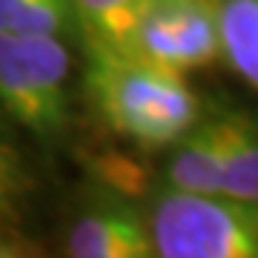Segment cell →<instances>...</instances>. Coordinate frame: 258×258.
I'll return each mask as SVG.
<instances>
[{"mask_svg":"<svg viewBox=\"0 0 258 258\" xmlns=\"http://www.w3.org/2000/svg\"><path fill=\"white\" fill-rule=\"evenodd\" d=\"M75 15V0H0L3 35H60Z\"/></svg>","mask_w":258,"mask_h":258,"instance_id":"30bf717a","label":"cell"},{"mask_svg":"<svg viewBox=\"0 0 258 258\" xmlns=\"http://www.w3.org/2000/svg\"><path fill=\"white\" fill-rule=\"evenodd\" d=\"M227 141L230 115L198 120L178 144H172V158L166 164V186L195 195H221Z\"/></svg>","mask_w":258,"mask_h":258,"instance_id":"8992f818","label":"cell"},{"mask_svg":"<svg viewBox=\"0 0 258 258\" xmlns=\"http://www.w3.org/2000/svg\"><path fill=\"white\" fill-rule=\"evenodd\" d=\"M224 57L258 89V0H221Z\"/></svg>","mask_w":258,"mask_h":258,"instance_id":"9c48e42d","label":"cell"},{"mask_svg":"<svg viewBox=\"0 0 258 258\" xmlns=\"http://www.w3.org/2000/svg\"><path fill=\"white\" fill-rule=\"evenodd\" d=\"M0 258H49L46 252L40 247H35V244H29V241L23 238H3V244H0Z\"/></svg>","mask_w":258,"mask_h":258,"instance_id":"8fae6325","label":"cell"},{"mask_svg":"<svg viewBox=\"0 0 258 258\" xmlns=\"http://www.w3.org/2000/svg\"><path fill=\"white\" fill-rule=\"evenodd\" d=\"M149 0H75L83 43L103 49H129Z\"/></svg>","mask_w":258,"mask_h":258,"instance_id":"52a82bcc","label":"cell"},{"mask_svg":"<svg viewBox=\"0 0 258 258\" xmlns=\"http://www.w3.org/2000/svg\"><path fill=\"white\" fill-rule=\"evenodd\" d=\"M221 195L258 204V123L244 115H230Z\"/></svg>","mask_w":258,"mask_h":258,"instance_id":"ba28073f","label":"cell"},{"mask_svg":"<svg viewBox=\"0 0 258 258\" xmlns=\"http://www.w3.org/2000/svg\"><path fill=\"white\" fill-rule=\"evenodd\" d=\"M158 258H258V204L166 186L152 207Z\"/></svg>","mask_w":258,"mask_h":258,"instance_id":"7a4b0ae2","label":"cell"},{"mask_svg":"<svg viewBox=\"0 0 258 258\" xmlns=\"http://www.w3.org/2000/svg\"><path fill=\"white\" fill-rule=\"evenodd\" d=\"M69 258H158L152 227L126 198L103 195L75 218Z\"/></svg>","mask_w":258,"mask_h":258,"instance_id":"5b68a950","label":"cell"},{"mask_svg":"<svg viewBox=\"0 0 258 258\" xmlns=\"http://www.w3.org/2000/svg\"><path fill=\"white\" fill-rule=\"evenodd\" d=\"M129 52L178 72L224 57L221 0H149Z\"/></svg>","mask_w":258,"mask_h":258,"instance_id":"277c9868","label":"cell"},{"mask_svg":"<svg viewBox=\"0 0 258 258\" xmlns=\"http://www.w3.org/2000/svg\"><path fill=\"white\" fill-rule=\"evenodd\" d=\"M69 52L57 35L0 32V98L20 126L57 138L69 120Z\"/></svg>","mask_w":258,"mask_h":258,"instance_id":"3957f363","label":"cell"},{"mask_svg":"<svg viewBox=\"0 0 258 258\" xmlns=\"http://www.w3.org/2000/svg\"><path fill=\"white\" fill-rule=\"evenodd\" d=\"M86 89L103 123L144 149L172 147L201 120L184 72L129 49L86 46Z\"/></svg>","mask_w":258,"mask_h":258,"instance_id":"6da1fadb","label":"cell"}]
</instances>
